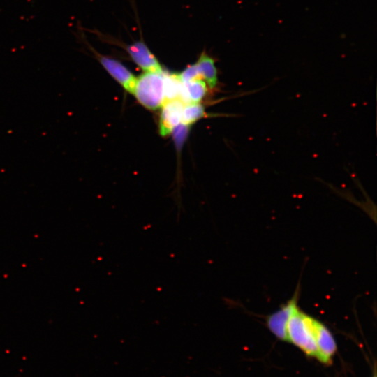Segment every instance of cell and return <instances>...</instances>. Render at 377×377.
Masks as SVG:
<instances>
[{
  "label": "cell",
  "mask_w": 377,
  "mask_h": 377,
  "mask_svg": "<svg viewBox=\"0 0 377 377\" xmlns=\"http://www.w3.org/2000/svg\"><path fill=\"white\" fill-rule=\"evenodd\" d=\"M313 317L297 306L287 324L288 341H290L310 356L318 358V348L313 330Z\"/></svg>",
  "instance_id": "obj_1"
},
{
  "label": "cell",
  "mask_w": 377,
  "mask_h": 377,
  "mask_svg": "<svg viewBox=\"0 0 377 377\" xmlns=\"http://www.w3.org/2000/svg\"><path fill=\"white\" fill-rule=\"evenodd\" d=\"M132 94L146 108L151 110L164 102L163 72H145L136 81Z\"/></svg>",
  "instance_id": "obj_2"
},
{
  "label": "cell",
  "mask_w": 377,
  "mask_h": 377,
  "mask_svg": "<svg viewBox=\"0 0 377 377\" xmlns=\"http://www.w3.org/2000/svg\"><path fill=\"white\" fill-rule=\"evenodd\" d=\"M78 38L86 45L88 50L98 61L104 69L127 91L132 94L136 77L120 61L112 57L103 55L96 50L86 40L84 34L77 32Z\"/></svg>",
  "instance_id": "obj_3"
},
{
  "label": "cell",
  "mask_w": 377,
  "mask_h": 377,
  "mask_svg": "<svg viewBox=\"0 0 377 377\" xmlns=\"http://www.w3.org/2000/svg\"><path fill=\"white\" fill-rule=\"evenodd\" d=\"M298 298L299 290H296L291 299L267 318L266 323L269 330L283 341H288L287 324L292 312L299 306Z\"/></svg>",
  "instance_id": "obj_4"
},
{
  "label": "cell",
  "mask_w": 377,
  "mask_h": 377,
  "mask_svg": "<svg viewBox=\"0 0 377 377\" xmlns=\"http://www.w3.org/2000/svg\"><path fill=\"white\" fill-rule=\"evenodd\" d=\"M133 61L145 72H161L162 68L155 55L142 40L125 46Z\"/></svg>",
  "instance_id": "obj_5"
},
{
  "label": "cell",
  "mask_w": 377,
  "mask_h": 377,
  "mask_svg": "<svg viewBox=\"0 0 377 377\" xmlns=\"http://www.w3.org/2000/svg\"><path fill=\"white\" fill-rule=\"evenodd\" d=\"M313 330L318 348V358L323 363H330L336 351V343L332 334L320 321L313 318Z\"/></svg>",
  "instance_id": "obj_6"
},
{
  "label": "cell",
  "mask_w": 377,
  "mask_h": 377,
  "mask_svg": "<svg viewBox=\"0 0 377 377\" xmlns=\"http://www.w3.org/2000/svg\"><path fill=\"white\" fill-rule=\"evenodd\" d=\"M184 103L180 99L165 101L161 105L159 120V133L162 136L171 133L182 121Z\"/></svg>",
  "instance_id": "obj_7"
},
{
  "label": "cell",
  "mask_w": 377,
  "mask_h": 377,
  "mask_svg": "<svg viewBox=\"0 0 377 377\" xmlns=\"http://www.w3.org/2000/svg\"><path fill=\"white\" fill-rule=\"evenodd\" d=\"M195 64L201 78L209 87L215 88L218 84V76L214 59L202 52Z\"/></svg>",
  "instance_id": "obj_8"
},
{
  "label": "cell",
  "mask_w": 377,
  "mask_h": 377,
  "mask_svg": "<svg viewBox=\"0 0 377 377\" xmlns=\"http://www.w3.org/2000/svg\"><path fill=\"white\" fill-rule=\"evenodd\" d=\"M183 84L180 100L184 103H198L207 93V85L202 79H194Z\"/></svg>",
  "instance_id": "obj_9"
},
{
  "label": "cell",
  "mask_w": 377,
  "mask_h": 377,
  "mask_svg": "<svg viewBox=\"0 0 377 377\" xmlns=\"http://www.w3.org/2000/svg\"><path fill=\"white\" fill-rule=\"evenodd\" d=\"M183 84L178 74L163 73L164 101L180 99Z\"/></svg>",
  "instance_id": "obj_10"
},
{
  "label": "cell",
  "mask_w": 377,
  "mask_h": 377,
  "mask_svg": "<svg viewBox=\"0 0 377 377\" xmlns=\"http://www.w3.org/2000/svg\"><path fill=\"white\" fill-rule=\"evenodd\" d=\"M205 116L204 107L198 103H190L184 106L182 121V124L190 126Z\"/></svg>",
  "instance_id": "obj_11"
},
{
  "label": "cell",
  "mask_w": 377,
  "mask_h": 377,
  "mask_svg": "<svg viewBox=\"0 0 377 377\" xmlns=\"http://www.w3.org/2000/svg\"><path fill=\"white\" fill-rule=\"evenodd\" d=\"M189 131V126L179 123L176 126L171 133H172L173 140L178 149H180L185 142Z\"/></svg>",
  "instance_id": "obj_12"
},
{
  "label": "cell",
  "mask_w": 377,
  "mask_h": 377,
  "mask_svg": "<svg viewBox=\"0 0 377 377\" xmlns=\"http://www.w3.org/2000/svg\"><path fill=\"white\" fill-rule=\"evenodd\" d=\"M178 75L182 83L194 79H202L195 64L188 66Z\"/></svg>",
  "instance_id": "obj_13"
},
{
  "label": "cell",
  "mask_w": 377,
  "mask_h": 377,
  "mask_svg": "<svg viewBox=\"0 0 377 377\" xmlns=\"http://www.w3.org/2000/svg\"><path fill=\"white\" fill-rule=\"evenodd\" d=\"M374 377H376V376H374Z\"/></svg>",
  "instance_id": "obj_14"
}]
</instances>
